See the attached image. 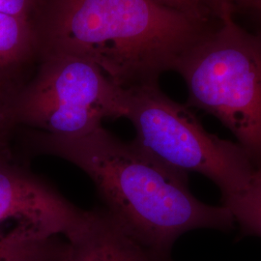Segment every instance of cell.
I'll use <instances>...</instances> for the list:
<instances>
[{"label":"cell","mask_w":261,"mask_h":261,"mask_svg":"<svg viewBox=\"0 0 261 261\" xmlns=\"http://www.w3.org/2000/svg\"><path fill=\"white\" fill-rule=\"evenodd\" d=\"M34 147L63 159L90 177L108 213L155 261H168L188 231L228 230L233 217L225 206L206 204L192 194L188 175L152 158L133 141L123 142L100 127L77 137L39 132Z\"/></svg>","instance_id":"1"},{"label":"cell","mask_w":261,"mask_h":261,"mask_svg":"<svg viewBox=\"0 0 261 261\" xmlns=\"http://www.w3.org/2000/svg\"><path fill=\"white\" fill-rule=\"evenodd\" d=\"M49 240L22 226L0 229V261H48Z\"/></svg>","instance_id":"9"},{"label":"cell","mask_w":261,"mask_h":261,"mask_svg":"<svg viewBox=\"0 0 261 261\" xmlns=\"http://www.w3.org/2000/svg\"><path fill=\"white\" fill-rule=\"evenodd\" d=\"M127 90V114L135 130L134 142L163 165L213 181L223 198L253 182L258 169L238 142L224 140L204 129L188 106L170 99L159 82Z\"/></svg>","instance_id":"4"},{"label":"cell","mask_w":261,"mask_h":261,"mask_svg":"<svg viewBox=\"0 0 261 261\" xmlns=\"http://www.w3.org/2000/svg\"><path fill=\"white\" fill-rule=\"evenodd\" d=\"M43 0H0V13L32 19Z\"/></svg>","instance_id":"13"},{"label":"cell","mask_w":261,"mask_h":261,"mask_svg":"<svg viewBox=\"0 0 261 261\" xmlns=\"http://www.w3.org/2000/svg\"><path fill=\"white\" fill-rule=\"evenodd\" d=\"M12 106L17 124L77 137L102 127L106 118L126 117L127 90L84 58L41 54L36 74L15 94Z\"/></svg>","instance_id":"5"},{"label":"cell","mask_w":261,"mask_h":261,"mask_svg":"<svg viewBox=\"0 0 261 261\" xmlns=\"http://www.w3.org/2000/svg\"><path fill=\"white\" fill-rule=\"evenodd\" d=\"M245 10L261 23V0H237L236 10Z\"/></svg>","instance_id":"15"},{"label":"cell","mask_w":261,"mask_h":261,"mask_svg":"<svg viewBox=\"0 0 261 261\" xmlns=\"http://www.w3.org/2000/svg\"><path fill=\"white\" fill-rule=\"evenodd\" d=\"M160 4L179 11L206 24L217 19L209 0H154Z\"/></svg>","instance_id":"11"},{"label":"cell","mask_w":261,"mask_h":261,"mask_svg":"<svg viewBox=\"0 0 261 261\" xmlns=\"http://www.w3.org/2000/svg\"><path fill=\"white\" fill-rule=\"evenodd\" d=\"M13 97L0 91V162L9 161L10 137L15 121L13 114Z\"/></svg>","instance_id":"12"},{"label":"cell","mask_w":261,"mask_h":261,"mask_svg":"<svg viewBox=\"0 0 261 261\" xmlns=\"http://www.w3.org/2000/svg\"><path fill=\"white\" fill-rule=\"evenodd\" d=\"M244 235L261 238V172L252 184L242 192L223 198Z\"/></svg>","instance_id":"10"},{"label":"cell","mask_w":261,"mask_h":261,"mask_svg":"<svg viewBox=\"0 0 261 261\" xmlns=\"http://www.w3.org/2000/svg\"><path fill=\"white\" fill-rule=\"evenodd\" d=\"M40 54L77 56L124 89L159 82L212 23L154 0H43Z\"/></svg>","instance_id":"2"},{"label":"cell","mask_w":261,"mask_h":261,"mask_svg":"<svg viewBox=\"0 0 261 261\" xmlns=\"http://www.w3.org/2000/svg\"><path fill=\"white\" fill-rule=\"evenodd\" d=\"M209 2L213 8L217 19H219L226 12L235 13L236 11L237 0H209Z\"/></svg>","instance_id":"14"},{"label":"cell","mask_w":261,"mask_h":261,"mask_svg":"<svg viewBox=\"0 0 261 261\" xmlns=\"http://www.w3.org/2000/svg\"><path fill=\"white\" fill-rule=\"evenodd\" d=\"M64 238L56 261H155L108 211H85Z\"/></svg>","instance_id":"7"},{"label":"cell","mask_w":261,"mask_h":261,"mask_svg":"<svg viewBox=\"0 0 261 261\" xmlns=\"http://www.w3.org/2000/svg\"><path fill=\"white\" fill-rule=\"evenodd\" d=\"M189 108L211 114L230 130L261 172V33L226 12L178 58Z\"/></svg>","instance_id":"3"},{"label":"cell","mask_w":261,"mask_h":261,"mask_svg":"<svg viewBox=\"0 0 261 261\" xmlns=\"http://www.w3.org/2000/svg\"><path fill=\"white\" fill-rule=\"evenodd\" d=\"M83 211L46 182L0 162V229L23 226L49 236L65 237L84 219Z\"/></svg>","instance_id":"6"},{"label":"cell","mask_w":261,"mask_h":261,"mask_svg":"<svg viewBox=\"0 0 261 261\" xmlns=\"http://www.w3.org/2000/svg\"><path fill=\"white\" fill-rule=\"evenodd\" d=\"M40 53L33 19L0 13V91L6 93L4 81Z\"/></svg>","instance_id":"8"}]
</instances>
